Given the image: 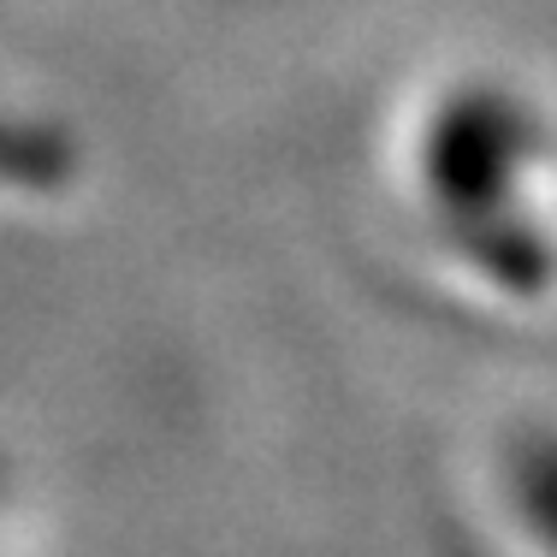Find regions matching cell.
Returning <instances> with one entry per match:
<instances>
[{"label": "cell", "instance_id": "obj_1", "mask_svg": "<svg viewBox=\"0 0 557 557\" xmlns=\"http://www.w3.org/2000/svg\"><path fill=\"white\" fill-rule=\"evenodd\" d=\"M386 202L469 314L557 321V108L504 65L433 72L386 131Z\"/></svg>", "mask_w": 557, "mask_h": 557}, {"label": "cell", "instance_id": "obj_3", "mask_svg": "<svg viewBox=\"0 0 557 557\" xmlns=\"http://www.w3.org/2000/svg\"><path fill=\"white\" fill-rule=\"evenodd\" d=\"M42 486L0 440V557H42Z\"/></svg>", "mask_w": 557, "mask_h": 557}, {"label": "cell", "instance_id": "obj_2", "mask_svg": "<svg viewBox=\"0 0 557 557\" xmlns=\"http://www.w3.org/2000/svg\"><path fill=\"white\" fill-rule=\"evenodd\" d=\"M474 504L498 557H557V416H510L481 445Z\"/></svg>", "mask_w": 557, "mask_h": 557}]
</instances>
